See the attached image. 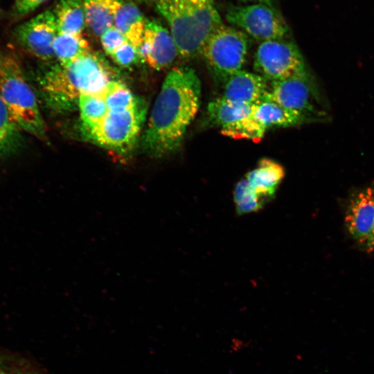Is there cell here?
Segmentation results:
<instances>
[{
	"mask_svg": "<svg viewBox=\"0 0 374 374\" xmlns=\"http://www.w3.org/2000/svg\"><path fill=\"white\" fill-rule=\"evenodd\" d=\"M201 82L195 70L177 66L167 74L143 136L147 152L162 157L178 149L200 106Z\"/></svg>",
	"mask_w": 374,
	"mask_h": 374,
	"instance_id": "cell-1",
	"label": "cell"
},
{
	"mask_svg": "<svg viewBox=\"0 0 374 374\" xmlns=\"http://www.w3.org/2000/svg\"><path fill=\"white\" fill-rule=\"evenodd\" d=\"M106 61L91 51L66 64L48 69L39 82L44 98L53 109L64 112L78 107L84 94H102L114 80Z\"/></svg>",
	"mask_w": 374,
	"mask_h": 374,
	"instance_id": "cell-2",
	"label": "cell"
},
{
	"mask_svg": "<svg viewBox=\"0 0 374 374\" xmlns=\"http://www.w3.org/2000/svg\"><path fill=\"white\" fill-rule=\"evenodd\" d=\"M154 5L183 58L200 55L209 36L222 24L213 0H156Z\"/></svg>",
	"mask_w": 374,
	"mask_h": 374,
	"instance_id": "cell-3",
	"label": "cell"
},
{
	"mask_svg": "<svg viewBox=\"0 0 374 374\" xmlns=\"http://www.w3.org/2000/svg\"><path fill=\"white\" fill-rule=\"evenodd\" d=\"M0 97L19 128L41 140L46 127L34 91L14 55L0 53Z\"/></svg>",
	"mask_w": 374,
	"mask_h": 374,
	"instance_id": "cell-4",
	"label": "cell"
},
{
	"mask_svg": "<svg viewBox=\"0 0 374 374\" xmlns=\"http://www.w3.org/2000/svg\"><path fill=\"white\" fill-rule=\"evenodd\" d=\"M249 47V38L242 31L224 25L209 36L201 54L214 78L225 83L241 70Z\"/></svg>",
	"mask_w": 374,
	"mask_h": 374,
	"instance_id": "cell-5",
	"label": "cell"
},
{
	"mask_svg": "<svg viewBox=\"0 0 374 374\" xmlns=\"http://www.w3.org/2000/svg\"><path fill=\"white\" fill-rule=\"evenodd\" d=\"M145 112L141 103L128 109L108 111L94 127L84 134L91 141L102 147L125 152L134 144L144 120Z\"/></svg>",
	"mask_w": 374,
	"mask_h": 374,
	"instance_id": "cell-6",
	"label": "cell"
},
{
	"mask_svg": "<svg viewBox=\"0 0 374 374\" xmlns=\"http://www.w3.org/2000/svg\"><path fill=\"white\" fill-rule=\"evenodd\" d=\"M227 21L242 29L262 42L284 39L289 28L282 15L272 6L258 3L231 6L226 10Z\"/></svg>",
	"mask_w": 374,
	"mask_h": 374,
	"instance_id": "cell-7",
	"label": "cell"
},
{
	"mask_svg": "<svg viewBox=\"0 0 374 374\" xmlns=\"http://www.w3.org/2000/svg\"><path fill=\"white\" fill-rule=\"evenodd\" d=\"M254 70L266 80H283L307 71L301 51L285 39L261 42L254 57Z\"/></svg>",
	"mask_w": 374,
	"mask_h": 374,
	"instance_id": "cell-8",
	"label": "cell"
},
{
	"mask_svg": "<svg viewBox=\"0 0 374 374\" xmlns=\"http://www.w3.org/2000/svg\"><path fill=\"white\" fill-rule=\"evenodd\" d=\"M313 88L308 72L283 80L272 81L271 88L262 98L301 114L308 121L325 120L326 114L312 103Z\"/></svg>",
	"mask_w": 374,
	"mask_h": 374,
	"instance_id": "cell-9",
	"label": "cell"
},
{
	"mask_svg": "<svg viewBox=\"0 0 374 374\" xmlns=\"http://www.w3.org/2000/svg\"><path fill=\"white\" fill-rule=\"evenodd\" d=\"M58 28L53 10H46L19 25L14 30L18 44L35 57L45 62L55 58L53 43Z\"/></svg>",
	"mask_w": 374,
	"mask_h": 374,
	"instance_id": "cell-10",
	"label": "cell"
},
{
	"mask_svg": "<svg viewBox=\"0 0 374 374\" xmlns=\"http://www.w3.org/2000/svg\"><path fill=\"white\" fill-rule=\"evenodd\" d=\"M137 51L139 60L156 70L168 67L179 55L170 31L156 19H148Z\"/></svg>",
	"mask_w": 374,
	"mask_h": 374,
	"instance_id": "cell-11",
	"label": "cell"
},
{
	"mask_svg": "<svg viewBox=\"0 0 374 374\" xmlns=\"http://www.w3.org/2000/svg\"><path fill=\"white\" fill-rule=\"evenodd\" d=\"M344 222L352 239L364 248L374 225V184L350 196Z\"/></svg>",
	"mask_w": 374,
	"mask_h": 374,
	"instance_id": "cell-12",
	"label": "cell"
},
{
	"mask_svg": "<svg viewBox=\"0 0 374 374\" xmlns=\"http://www.w3.org/2000/svg\"><path fill=\"white\" fill-rule=\"evenodd\" d=\"M307 121L301 114L262 99L253 105L252 112L246 120L245 127L250 139H259L269 128L292 126Z\"/></svg>",
	"mask_w": 374,
	"mask_h": 374,
	"instance_id": "cell-13",
	"label": "cell"
},
{
	"mask_svg": "<svg viewBox=\"0 0 374 374\" xmlns=\"http://www.w3.org/2000/svg\"><path fill=\"white\" fill-rule=\"evenodd\" d=\"M267 91L265 78L240 70L225 82L222 97L235 104L253 105L260 101Z\"/></svg>",
	"mask_w": 374,
	"mask_h": 374,
	"instance_id": "cell-14",
	"label": "cell"
},
{
	"mask_svg": "<svg viewBox=\"0 0 374 374\" xmlns=\"http://www.w3.org/2000/svg\"><path fill=\"white\" fill-rule=\"evenodd\" d=\"M285 175L284 168L267 158L260 159L257 166L245 176L249 186L265 205L272 200Z\"/></svg>",
	"mask_w": 374,
	"mask_h": 374,
	"instance_id": "cell-15",
	"label": "cell"
},
{
	"mask_svg": "<svg viewBox=\"0 0 374 374\" xmlns=\"http://www.w3.org/2000/svg\"><path fill=\"white\" fill-rule=\"evenodd\" d=\"M147 21L132 0H123L115 15L114 26L137 49L142 42Z\"/></svg>",
	"mask_w": 374,
	"mask_h": 374,
	"instance_id": "cell-16",
	"label": "cell"
},
{
	"mask_svg": "<svg viewBox=\"0 0 374 374\" xmlns=\"http://www.w3.org/2000/svg\"><path fill=\"white\" fill-rule=\"evenodd\" d=\"M253 105H240L229 102L222 97L211 101L206 109V119L209 124L221 127L225 132L252 112Z\"/></svg>",
	"mask_w": 374,
	"mask_h": 374,
	"instance_id": "cell-17",
	"label": "cell"
},
{
	"mask_svg": "<svg viewBox=\"0 0 374 374\" xmlns=\"http://www.w3.org/2000/svg\"><path fill=\"white\" fill-rule=\"evenodd\" d=\"M123 0H83L85 26L96 37L114 26L115 15Z\"/></svg>",
	"mask_w": 374,
	"mask_h": 374,
	"instance_id": "cell-18",
	"label": "cell"
},
{
	"mask_svg": "<svg viewBox=\"0 0 374 374\" xmlns=\"http://www.w3.org/2000/svg\"><path fill=\"white\" fill-rule=\"evenodd\" d=\"M53 11L58 33L82 34L86 26L83 0H60Z\"/></svg>",
	"mask_w": 374,
	"mask_h": 374,
	"instance_id": "cell-19",
	"label": "cell"
},
{
	"mask_svg": "<svg viewBox=\"0 0 374 374\" xmlns=\"http://www.w3.org/2000/svg\"><path fill=\"white\" fill-rule=\"evenodd\" d=\"M53 51L59 64H66L91 51V49L82 34L58 33L53 43Z\"/></svg>",
	"mask_w": 374,
	"mask_h": 374,
	"instance_id": "cell-20",
	"label": "cell"
},
{
	"mask_svg": "<svg viewBox=\"0 0 374 374\" xmlns=\"http://www.w3.org/2000/svg\"><path fill=\"white\" fill-rule=\"evenodd\" d=\"M78 107L84 133L94 127L108 112L102 94L82 95L79 98Z\"/></svg>",
	"mask_w": 374,
	"mask_h": 374,
	"instance_id": "cell-21",
	"label": "cell"
},
{
	"mask_svg": "<svg viewBox=\"0 0 374 374\" xmlns=\"http://www.w3.org/2000/svg\"><path fill=\"white\" fill-rule=\"evenodd\" d=\"M108 111L130 109L139 102L130 89L121 82L112 80L102 93Z\"/></svg>",
	"mask_w": 374,
	"mask_h": 374,
	"instance_id": "cell-22",
	"label": "cell"
},
{
	"mask_svg": "<svg viewBox=\"0 0 374 374\" xmlns=\"http://www.w3.org/2000/svg\"><path fill=\"white\" fill-rule=\"evenodd\" d=\"M233 199L236 213L238 215L256 213L265 206L244 178L236 184Z\"/></svg>",
	"mask_w": 374,
	"mask_h": 374,
	"instance_id": "cell-23",
	"label": "cell"
},
{
	"mask_svg": "<svg viewBox=\"0 0 374 374\" xmlns=\"http://www.w3.org/2000/svg\"><path fill=\"white\" fill-rule=\"evenodd\" d=\"M19 130L0 97V154L12 147L19 136Z\"/></svg>",
	"mask_w": 374,
	"mask_h": 374,
	"instance_id": "cell-24",
	"label": "cell"
},
{
	"mask_svg": "<svg viewBox=\"0 0 374 374\" xmlns=\"http://www.w3.org/2000/svg\"><path fill=\"white\" fill-rule=\"evenodd\" d=\"M109 56L116 64L123 67H130L139 60L137 49L128 41L125 42Z\"/></svg>",
	"mask_w": 374,
	"mask_h": 374,
	"instance_id": "cell-25",
	"label": "cell"
},
{
	"mask_svg": "<svg viewBox=\"0 0 374 374\" xmlns=\"http://www.w3.org/2000/svg\"><path fill=\"white\" fill-rule=\"evenodd\" d=\"M104 51L110 55L116 48L127 41L114 26L105 30L100 37Z\"/></svg>",
	"mask_w": 374,
	"mask_h": 374,
	"instance_id": "cell-26",
	"label": "cell"
},
{
	"mask_svg": "<svg viewBox=\"0 0 374 374\" xmlns=\"http://www.w3.org/2000/svg\"><path fill=\"white\" fill-rule=\"evenodd\" d=\"M46 0H15L13 14L17 17H24L33 12Z\"/></svg>",
	"mask_w": 374,
	"mask_h": 374,
	"instance_id": "cell-27",
	"label": "cell"
},
{
	"mask_svg": "<svg viewBox=\"0 0 374 374\" xmlns=\"http://www.w3.org/2000/svg\"><path fill=\"white\" fill-rule=\"evenodd\" d=\"M364 249L368 253H374V225H373V229H372L371 236H370L366 244L365 245Z\"/></svg>",
	"mask_w": 374,
	"mask_h": 374,
	"instance_id": "cell-28",
	"label": "cell"
},
{
	"mask_svg": "<svg viewBox=\"0 0 374 374\" xmlns=\"http://www.w3.org/2000/svg\"><path fill=\"white\" fill-rule=\"evenodd\" d=\"M240 1H243V2L256 1L258 3H264L269 6H272V7H274V0H240Z\"/></svg>",
	"mask_w": 374,
	"mask_h": 374,
	"instance_id": "cell-29",
	"label": "cell"
},
{
	"mask_svg": "<svg viewBox=\"0 0 374 374\" xmlns=\"http://www.w3.org/2000/svg\"><path fill=\"white\" fill-rule=\"evenodd\" d=\"M135 1L145 3V4H152L155 3L156 0H134Z\"/></svg>",
	"mask_w": 374,
	"mask_h": 374,
	"instance_id": "cell-30",
	"label": "cell"
},
{
	"mask_svg": "<svg viewBox=\"0 0 374 374\" xmlns=\"http://www.w3.org/2000/svg\"><path fill=\"white\" fill-rule=\"evenodd\" d=\"M2 13H3V12H2V10H1V8H0V17H1Z\"/></svg>",
	"mask_w": 374,
	"mask_h": 374,
	"instance_id": "cell-31",
	"label": "cell"
},
{
	"mask_svg": "<svg viewBox=\"0 0 374 374\" xmlns=\"http://www.w3.org/2000/svg\"><path fill=\"white\" fill-rule=\"evenodd\" d=\"M0 374H7V373H0Z\"/></svg>",
	"mask_w": 374,
	"mask_h": 374,
	"instance_id": "cell-32",
	"label": "cell"
}]
</instances>
